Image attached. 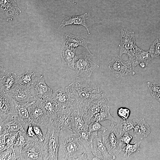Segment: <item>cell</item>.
Returning a JSON list of instances; mask_svg holds the SVG:
<instances>
[{
  "instance_id": "obj_24",
  "label": "cell",
  "mask_w": 160,
  "mask_h": 160,
  "mask_svg": "<svg viewBox=\"0 0 160 160\" xmlns=\"http://www.w3.org/2000/svg\"><path fill=\"white\" fill-rule=\"evenodd\" d=\"M88 18L87 13L79 15L69 16L63 20L60 24V26L63 28L65 26L70 25H83L86 29L88 35H90L88 25L86 22V20Z\"/></svg>"
},
{
  "instance_id": "obj_2",
  "label": "cell",
  "mask_w": 160,
  "mask_h": 160,
  "mask_svg": "<svg viewBox=\"0 0 160 160\" xmlns=\"http://www.w3.org/2000/svg\"><path fill=\"white\" fill-rule=\"evenodd\" d=\"M77 105L81 106L95 99L105 96V94L94 83L72 82L64 89Z\"/></svg>"
},
{
  "instance_id": "obj_26",
  "label": "cell",
  "mask_w": 160,
  "mask_h": 160,
  "mask_svg": "<svg viewBox=\"0 0 160 160\" xmlns=\"http://www.w3.org/2000/svg\"><path fill=\"white\" fill-rule=\"evenodd\" d=\"M74 133L86 150L87 155L86 160H93L90 149L91 133L89 130H84Z\"/></svg>"
},
{
  "instance_id": "obj_43",
  "label": "cell",
  "mask_w": 160,
  "mask_h": 160,
  "mask_svg": "<svg viewBox=\"0 0 160 160\" xmlns=\"http://www.w3.org/2000/svg\"><path fill=\"white\" fill-rule=\"evenodd\" d=\"M134 136L130 135L129 132L125 133L121 137V141L123 143L126 144L129 143Z\"/></svg>"
},
{
  "instance_id": "obj_16",
  "label": "cell",
  "mask_w": 160,
  "mask_h": 160,
  "mask_svg": "<svg viewBox=\"0 0 160 160\" xmlns=\"http://www.w3.org/2000/svg\"><path fill=\"white\" fill-rule=\"evenodd\" d=\"M136 46L134 32L130 31L125 28H121L120 42L119 45L120 48L119 55L121 57L123 54H127Z\"/></svg>"
},
{
  "instance_id": "obj_6",
  "label": "cell",
  "mask_w": 160,
  "mask_h": 160,
  "mask_svg": "<svg viewBox=\"0 0 160 160\" xmlns=\"http://www.w3.org/2000/svg\"><path fill=\"white\" fill-rule=\"evenodd\" d=\"M108 68L112 75L116 78L135 74L130 60L129 59L124 60L119 55L112 57L109 63Z\"/></svg>"
},
{
  "instance_id": "obj_39",
  "label": "cell",
  "mask_w": 160,
  "mask_h": 160,
  "mask_svg": "<svg viewBox=\"0 0 160 160\" xmlns=\"http://www.w3.org/2000/svg\"><path fill=\"white\" fill-rule=\"evenodd\" d=\"M34 132L38 138L39 141L42 142L44 141V138L39 125L33 122L32 124Z\"/></svg>"
},
{
  "instance_id": "obj_11",
  "label": "cell",
  "mask_w": 160,
  "mask_h": 160,
  "mask_svg": "<svg viewBox=\"0 0 160 160\" xmlns=\"http://www.w3.org/2000/svg\"><path fill=\"white\" fill-rule=\"evenodd\" d=\"M127 55L134 69L138 65L142 68L146 67L152 59L148 50L144 51L137 46L128 52Z\"/></svg>"
},
{
  "instance_id": "obj_23",
  "label": "cell",
  "mask_w": 160,
  "mask_h": 160,
  "mask_svg": "<svg viewBox=\"0 0 160 160\" xmlns=\"http://www.w3.org/2000/svg\"><path fill=\"white\" fill-rule=\"evenodd\" d=\"M0 131H5L8 132H18L23 128L22 124L15 114L10 116L0 123Z\"/></svg>"
},
{
  "instance_id": "obj_5",
  "label": "cell",
  "mask_w": 160,
  "mask_h": 160,
  "mask_svg": "<svg viewBox=\"0 0 160 160\" xmlns=\"http://www.w3.org/2000/svg\"><path fill=\"white\" fill-rule=\"evenodd\" d=\"M103 142L112 155H118L122 151L123 144L121 141L122 136L116 125L112 123L110 126L101 134Z\"/></svg>"
},
{
  "instance_id": "obj_38",
  "label": "cell",
  "mask_w": 160,
  "mask_h": 160,
  "mask_svg": "<svg viewBox=\"0 0 160 160\" xmlns=\"http://www.w3.org/2000/svg\"><path fill=\"white\" fill-rule=\"evenodd\" d=\"M130 110L129 108L121 107L118 109L117 114L123 120H127L130 116Z\"/></svg>"
},
{
  "instance_id": "obj_35",
  "label": "cell",
  "mask_w": 160,
  "mask_h": 160,
  "mask_svg": "<svg viewBox=\"0 0 160 160\" xmlns=\"http://www.w3.org/2000/svg\"><path fill=\"white\" fill-rule=\"evenodd\" d=\"M18 132V135L14 145L19 146L22 148L28 142L26 135V131L23 128Z\"/></svg>"
},
{
  "instance_id": "obj_36",
  "label": "cell",
  "mask_w": 160,
  "mask_h": 160,
  "mask_svg": "<svg viewBox=\"0 0 160 160\" xmlns=\"http://www.w3.org/2000/svg\"><path fill=\"white\" fill-rule=\"evenodd\" d=\"M147 84L151 95L157 100L160 98V84L148 82Z\"/></svg>"
},
{
  "instance_id": "obj_22",
  "label": "cell",
  "mask_w": 160,
  "mask_h": 160,
  "mask_svg": "<svg viewBox=\"0 0 160 160\" xmlns=\"http://www.w3.org/2000/svg\"><path fill=\"white\" fill-rule=\"evenodd\" d=\"M18 76L13 72H9L0 79V91L9 93L18 84Z\"/></svg>"
},
{
  "instance_id": "obj_13",
  "label": "cell",
  "mask_w": 160,
  "mask_h": 160,
  "mask_svg": "<svg viewBox=\"0 0 160 160\" xmlns=\"http://www.w3.org/2000/svg\"><path fill=\"white\" fill-rule=\"evenodd\" d=\"M30 117L32 121L43 126L49 122V119L44 107L43 101L34 100L30 110Z\"/></svg>"
},
{
  "instance_id": "obj_45",
  "label": "cell",
  "mask_w": 160,
  "mask_h": 160,
  "mask_svg": "<svg viewBox=\"0 0 160 160\" xmlns=\"http://www.w3.org/2000/svg\"><path fill=\"white\" fill-rule=\"evenodd\" d=\"M159 101L160 103V98H159V99L158 100Z\"/></svg>"
},
{
  "instance_id": "obj_37",
  "label": "cell",
  "mask_w": 160,
  "mask_h": 160,
  "mask_svg": "<svg viewBox=\"0 0 160 160\" xmlns=\"http://www.w3.org/2000/svg\"><path fill=\"white\" fill-rule=\"evenodd\" d=\"M89 132L90 133L94 132H98L99 131H105L107 129L97 121L92 122L88 125Z\"/></svg>"
},
{
  "instance_id": "obj_28",
  "label": "cell",
  "mask_w": 160,
  "mask_h": 160,
  "mask_svg": "<svg viewBox=\"0 0 160 160\" xmlns=\"http://www.w3.org/2000/svg\"><path fill=\"white\" fill-rule=\"evenodd\" d=\"M43 101L44 108L49 120L56 119L57 112L61 107L58 103L52 96Z\"/></svg>"
},
{
  "instance_id": "obj_4",
  "label": "cell",
  "mask_w": 160,
  "mask_h": 160,
  "mask_svg": "<svg viewBox=\"0 0 160 160\" xmlns=\"http://www.w3.org/2000/svg\"><path fill=\"white\" fill-rule=\"evenodd\" d=\"M87 52H83L77 56L74 68L76 73V81L89 82L91 76L94 70L99 66L92 60Z\"/></svg>"
},
{
  "instance_id": "obj_3",
  "label": "cell",
  "mask_w": 160,
  "mask_h": 160,
  "mask_svg": "<svg viewBox=\"0 0 160 160\" xmlns=\"http://www.w3.org/2000/svg\"><path fill=\"white\" fill-rule=\"evenodd\" d=\"M56 120H50L43 126L46 128L47 132L41 148L43 160H57L60 130Z\"/></svg>"
},
{
  "instance_id": "obj_30",
  "label": "cell",
  "mask_w": 160,
  "mask_h": 160,
  "mask_svg": "<svg viewBox=\"0 0 160 160\" xmlns=\"http://www.w3.org/2000/svg\"><path fill=\"white\" fill-rule=\"evenodd\" d=\"M35 74L34 71H28L20 76H18L19 84L25 85H30L32 83Z\"/></svg>"
},
{
  "instance_id": "obj_31",
  "label": "cell",
  "mask_w": 160,
  "mask_h": 160,
  "mask_svg": "<svg viewBox=\"0 0 160 160\" xmlns=\"http://www.w3.org/2000/svg\"><path fill=\"white\" fill-rule=\"evenodd\" d=\"M121 136L126 132H129L133 130V121L130 120L120 121L116 125Z\"/></svg>"
},
{
  "instance_id": "obj_17",
  "label": "cell",
  "mask_w": 160,
  "mask_h": 160,
  "mask_svg": "<svg viewBox=\"0 0 160 160\" xmlns=\"http://www.w3.org/2000/svg\"><path fill=\"white\" fill-rule=\"evenodd\" d=\"M72 124L73 131L76 133L80 131L89 130L81 109L75 104L72 113Z\"/></svg>"
},
{
  "instance_id": "obj_40",
  "label": "cell",
  "mask_w": 160,
  "mask_h": 160,
  "mask_svg": "<svg viewBox=\"0 0 160 160\" xmlns=\"http://www.w3.org/2000/svg\"><path fill=\"white\" fill-rule=\"evenodd\" d=\"M13 146L0 152V160H11L13 151Z\"/></svg>"
},
{
  "instance_id": "obj_14",
  "label": "cell",
  "mask_w": 160,
  "mask_h": 160,
  "mask_svg": "<svg viewBox=\"0 0 160 160\" xmlns=\"http://www.w3.org/2000/svg\"><path fill=\"white\" fill-rule=\"evenodd\" d=\"M76 103L75 101L74 104L71 106L61 107L57 112L56 121L60 131L64 130L73 131L72 113Z\"/></svg>"
},
{
  "instance_id": "obj_15",
  "label": "cell",
  "mask_w": 160,
  "mask_h": 160,
  "mask_svg": "<svg viewBox=\"0 0 160 160\" xmlns=\"http://www.w3.org/2000/svg\"><path fill=\"white\" fill-rule=\"evenodd\" d=\"M0 123L10 116L16 115L14 101L8 93L0 91Z\"/></svg>"
},
{
  "instance_id": "obj_19",
  "label": "cell",
  "mask_w": 160,
  "mask_h": 160,
  "mask_svg": "<svg viewBox=\"0 0 160 160\" xmlns=\"http://www.w3.org/2000/svg\"><path fill=\"white\" fill-rule=\"evenodd\" d=\"M13 99L19 102L26 103L31 97L30 85H20L19 84L8 93Z\"/></svg>"
},
{
  "instance_id": "obj_27",
  "label": "cell",
  "mask_w": 160,
  "mask_h": 160,
  "mask_svg": "<svg viewBox=\"0 0 160 160\" xmlns=\"http://www.w3.org/2000/svg\"><path fill=\"white\" fill-rule=\"evenodd\" d=\"M0 10L7 15L12 17L21 12L15 0H0Z\"/></svg>"
},
{
  "instance_id": "obj_12",
  "label": "cell",
  "mask_w": 160,
  "mask_h": 160,
  "mask_svg": "<svg viewBox=\"0 0 160 160\" xmlns=\"http://www.w3.org/2000/svg\"><path fill=\"white\" fill-rule=\"evenodd\" d=\"M13 101L16 116L23 128L27 131L28 126L33 122L30 117V112L34 100L26 103L19 102L14 100Z\"/></svg>"
},
{
  "instance_id": "obj_29",
  "label": "cell",
  "mask_w": 160,
  "mask_h": 160,
  "mask_svg": "<svg viewBox=\"0 0 160 160\" xmlns=\"http://www.w3.org/2000/svg\"><path fill=\"white\" fill-rule=\"evenodd\" d=\"M110 107L109 106L105 109L95 114L92 119V122L97 121L99 122L103 121L105 120H108L112 123L116 122L117 124L120 120L113 117L111 114L110 112Z\"/></svg>"
},
{
  "instance_id": "obj_9",
  "label": "cell",
  "mask_w": 160,
  "mask_h": 160,
  "mask_svg": "<svg viewBox=\"0 0 160 160\" xmlns=\"http://www.w3.org/2000/svg\"><path fill=\"white\" fill-rule=\"evenodd\" d=\"M31 97L34 100L43 101L51 97L52 90L46 83L42 75L35 78L30 85Z\"/></svg>"
},
{
  "instance_id": "obj_33",
  "label": "cell",
  "mask_w": 160,
  "mask_h": 160,
  "mask_svg": "<svg viewBox=\"0 0 160 160\" xmlns=\"http://www.w3.org/2000/svg\"><path fill=\"white\" fill-rule=\"evenodd\" d=\"M148 51L152 59L160 58V38H157L152 43Z\"/></svg>"
},
{
  "instance_id": "obj_7",
  "label": "cell",
  "mask_w": 160,
  "mask_h": 160,
  "mask_svg": "<svg viewBox=\"0 0 160 160\" xmlns=\"http://www.w3.org/2000/svg\"><path fill=\"white\" fill-rule=\"evenodd\" d=\"M90 149L93 160H113L115 156L111 154L104 144L101 134L91 132Z\"/></svg>"
},
{
  "instance_id": "obj_41",
  "label": "cell",
  "mask_w": 160,
  "mask_h": 160,
  "mask_svg": "<svg viewBox=\"0 0 160 160\" xmlns=\"http://www.w3.org/2000/svg\"><path fill=\"white\" fill-rule=\"evenodd\" d=\"M32 124L29 125L27 129L26 133L27 138H32L39 141L34 132Z\"/></svg>"
},
{
  "instance_id": "obj_10",
  "label": "cell",
  "mask_w": 160,
  "mask_h": 160,
  "mask_svg": "<svg viewBox=\"0 0 160 160\" xmlns=\"http://www.w3.org/2000/svg\"><path fill=\"white\" fill-rule=\"evenodd\" d=\"M27 143L21 148L22 160H43L41 152L42 142L30 138H27Z\"/></svg>"
},
{
  "instance_id": "obj_42",
  "label": "cell",
  "mask_w": 160,
  "mask_h": 160,
  "mask_svg": "<svg viewBox=\"0 0 160 160\" xmlns=\"http://www.w3.org/2000/svg\"><path fill=\"white\" fill-rule=\"evenodd\" d=\"M9 132L6 131H0V151L2 150L6 144V137Z\"/></svg>"
},
{
  "instance_id": "obj_18",
  "label": "cell",
  "mask_w": 160,
  "mask_h": 160,
  "mask_svg": "<svg viewBox=\"0 0 160 160\" xmlns=\"http://www.w3.org/2000/svg\"><path fill=\"white\" fill-rule=\"evenodd\" d=\"M76 49L70 47L63 43L60 54L64 66L74 69L75 63L77 56L75 52Z\"/></svg>"
},
{
  "instance_id": "obj_34",
  "label": "cell",
  "mask_w": 160,
  "mask_h": 160,
  "mask_svg": "<svg viewBox=\"0 0 160 160\" xmlns=\"http://www.w3.org/2000/svg\"><path fill=\"white\" fill-rule=\"evenodd\" d=\"M18 132H11L6 137V144L3 149L0 151L1 152L8 149L15 144L17 140Z\"/></svg>"
},
{
  "instance_id": "obj_1",
  "label": "cell",
  "mask_w": 160,
  "mask_h": 160,
  "mask_svg": "<svg viewBox=\"0 0 160 160\" xmlns=\"http://www.w3.org/2000/svg\"><path fill=\"white\" fill-rule=\"evenodd\" d=\"M59 143L57 160H86V150L73 131H60Z\"/></svg>"
},
{
  "instance_id": "obj_8",
  "label": "cell",
  "mask_w": 160,
  "mask_h": 160,
  "mask_svg": "<svg viewBox=\"0 0 160 160\" xmlns=\"http://www.w3.org/2000/svg\"><path fill=\"white\" fill-rule=\"evenodd\" d=\"M109 98L104 96L95 99L83 105H77L81 109L83 113L86 123L88 125L94 115L106 109L109 106L107 103Z\"/></svg>"
},
{
  "instance_id": "obj_32",
  "label": "cell",
  "mask_w": 160,
  "mask_h": 160,
  "mask_svg": "<svg viewBox=\"0 0 160 160\" xmlns=\"http://www.w3.org/2000/svg\"><path fill=\"white\" fill-rule=\"evenodd\" d=\"M141 141V140L135 141L133 144L130 143L127 144L122 149V150L124 152V156L127 154L128 159L131 154L136 152H139L141 150L140 146Z\"/></svg>"
},
{
  "instance_id": "obj_20",
  "label": "cell",
  "mask_w": 160,
  "mask_h": 160,
  "mask_svg": "<svg viewBox=\"0 0 160 160\" xmlns=\"http://www.w3.org/2000/svg\"><path fill=\"white\" fill-rule=\"evenodd\" d=\"M63 43L75 48L79 46L83 47L90 56L93 55L88 48V45L89 42L87 39V36H76L66 33L64 36Z\"/></svg>"
},
{
  "instance_id": "obj_25",
  "label": "cell",
  "mask_w": 160,
  "mask_h": 160,
  "mask_svg": "<svg viewBox=\"0 0 160 160\" xmlns=\"http://www.w3.org/2000/svg\"><path fill=\"white\" fill-rule=\"evenodd\" d=\"M52 96L61 107L65 108L71 106L75 102V100L71 97L64 89H57L53 92Z\"/></svg>"
},
{
  "instance_id": "obj_44",
  "label": "cell",
  "mask_w": 160,
  "mask_h": 160,
  "mask_svg": "<svg viewBox=\"0 0 160 160\" xmlns=\"http://www.w3.org/2000/svg\"><path fill=\"white\" fill-rule=\"evenodd\" d=\"M3 64L2 63L0 62V75H2L4 73V70L3 68Z\"/></svg>"
},
{
  "instance_id": "obj_21",
  "label": "cell",
  "mask_w": 160,
  "mask_h": 160,
  "mask_svg": "<svg viewBox=\"0 0 160 160\" xmlns=\"http://www.w3.org/2000/svg\"><path fill=\"white\" fill-rule=\"evenodd\" d=\"M134 137L141 140L147 137L151 132L149 124L143 117L136 118L132 120Z\"/></svg>"
}]
</instances>
